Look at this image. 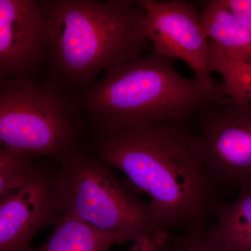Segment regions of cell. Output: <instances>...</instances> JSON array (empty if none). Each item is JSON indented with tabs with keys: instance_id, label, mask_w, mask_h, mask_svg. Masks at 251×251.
Returning a JSON list of instances; mask_svg holds the SVG:
<instances>
[{
	"instance_id": "15",
	"label": "cell",
	"mask_w": 251,
	"mask_h": 251,
	"mask_svg": "<svg viewBox=\"0 0 251 251\" xmlns=\"http://www.w3.org/2000/svg\"><path fill=\"white\" fill-rule=\"evenodd\" d=\"M160 251H226L213 233L211 224L205 228L169 233Z\"/></svg>"
},
{
	"instance_id": "13",
	"label": "cell",
	"mask_w": 251,
	"mask_h": 251,
	"mask_svg": "<svg viewBox=\"0 0 251 251\" xmlns=\"http://www.w3.org/2000/svg\"><path fill=\"white\" fill-rule=\"evenodd\" d=\"M115 245L112 236L64 214L49 240L30 251H109Z\"/></svg>"
},
{
	"instance_id": "17",
	"label": "cell",
	"mask_w": 251,
	"mask_h": 251,
	"mask_svg": "<svg viewBox=\"0 0 251 251\" xmlns=\"http://www.w3.org/2000/svg\"><path fill=\"white\" fill-rule=\"evenodd\" d=\"M168 234L165 231H161L150 237L140 239L133 243L128 251H160Z\"/></svg>"
},
{
	"instance_id": "12",
	"label": "cell",
	"mask_w": 251,
	"mask_h": 251,
	"mask_svg": "<svg viewBox=\"0 0 251 251\" xmlns=\"http://www.w3.org/2000/svg\"><path fill=\"white\" fill-rule=\"evenodd\" d=\"M208 63L211 74L222 78L221 87L227 99L251 103V56L227 50L209 40Z\"/></svg>"
},
{
	"instance_id": "11",
	"label": "cell",
	"mask_w": 251,
	"mask_h": 251,
	"mask_svg": "<svg viewBox=\"0 0 251 251\" xmlns=\"http://www.w3.org/2000/svg\"><path fill=\"white\" fill-rule=\"evenodd\" d=\"M213 233L226 251H251V190L225 202L211 224Z\"/></svg>"
},
{
	"instance_id": "8",
	"label": "cell",
	"mask_w": 251,
	"mask_h": 251,
	"mask_svg": "<svg viewBox=\"0 0 251 251\" xmlns=\"http://www.w3.org/2000/svg\"><path fill=\"white\" fill-rule=\"evenodd\" d=\"M49 39L38 0H0V81L38 80L47 62Z\"/></svg>"
},
{
	"instance_id": "4",
	"label": "cell",
	"mask_w": 251,
	"mask_h": 251,
	"mask_svg": "<svg viewBox=\"0 0 251 251\" xmlns=\"http://www.w3.org/2000/svg\"><path fill=\"white\" fill-rule=\"evenodd\" d=\"M87 131L75 99L27 77L0 81V148L61 164Z\"/></svg>"
},
{
	"instance_id": "9",
	"label": "cell",
	"mask_w": 251,
	"mask_h": 251,
	"mask_svg": "<svg viewBox=\"0 0 251 251\" xmlns=\"http://www.w3.org/2000/svg\"><path fill=\"white\" fill-rule=\"evenodd\" d=\"M63 214L54 173L39 167L25 184L0 198V251H30L36 234Z\"/></svg>"
},
{
	"instance_id": "7",
	"label": "cell",
	"mask_w": 251,
	"mask_h": 251,
	"mask_svg": "<svg viewBox=\"0 0 251 251\" xmlns=\"http://www.w3.org/2000/svg\"><path fill=\"white\" fill-rule=\"evenodd\" d=\"M145 9L144 33L152 50L191 68L203 88L219 85L209 70V40L201 24L200 7L187 0H140Z\"/></svg>"
},
{
	"instance_id": "1",
	"label": "cell",
	"mask_w": 251,
	"mask_h": 251,
	"mask_svg": "<svg viewBox=\"0 0 251 251\" xmlns=\"http://www.w3.org/2000/svg\"><path fill=\"white\" fill-rule=\"evenodd\" d=\"M90 153L122 172L148 196L151 216L168 233L198 230L224 204V189L206 171L191 122L134 123L88 130Z\"/></svg>"
},
{
	"instance_id": "2",
	"label": "cell",
	"mask_w": 251,
	"mask_h": 251,
	"mask_svg": "<svg viewBox=\"0 0 251 251\" xmlns=\"http://www.w3.org/2000/svg\"><path fill=\"white\" fill-rule=\"evenodd\" d=\"M49 27V80L74 99L100 73L152 50L140 0H39Z\"/></svg>"
},
{
	"instance_id": "3",
	"label": "cell",
	"mask_w": 251,
	"mask_h": 251,
	"mask_svg": "<svg viewBox=\"0 0 251 251\" xmlns=\"http://www.w3.org/2000/svg\"><path fill=\"white\" fill-rule=\"evenodd\" d=\"M226 98L221 82L203 88L178 72L174 59L151 50L109 69L75 100L87 130H94L191 122L206 105Z\"/></svg>"
},
{
	"instance_id": "5",
	"label": "cell",
	"mask_w": 251,
	"mask_h": 251,
	"mask_svg": "<svg viewBox=\"0 0 251 251\" xmlns=\"http://www.w3.org/2000/svg\"><path fill=\"white\" fill-rule=\"evenodd\" d=\"M59 165L54 181L64 214L110 234L117 245L163 231L148 202L97 157L77 148Z\"/></svg>"
},
{
	"instance_id": "6",
	"label": "cell",
	"mask_w": 251,
	"mask_h": 251,
	"mask_svg": "<svg viewBox=\"0 0 251 251\" xmlns=\"http://www.w3.org/2000/svg\"><path fill=\"white\" fill-rule=\"evenodd\" d=\"M205 168L223 189L251 190V103L226 98L193 118Z\"/></svg>"
},
{
	"instance_id": "16",
	"label": "cell",
	"mask_w": 251,
	"mask_h": 251,
	"mask_svg": "<svg viewBox=\"0 0 251 251\" xmlns=\"http://www.w3.org/2000/svg\"><path fill=\"white\" fill-rule=\"evenodd\" d=\"M223 4L251 29V0H221Z\"/></svg>"
},
{
	"instance_id": "14",
	"label": "cell",
	"mask_w": 251,
	"mask_h": 251,
	"mask_svg": "<svg viewBox=\"0 0 251 251\" xmlns=\"http://www.w3.org/2000/svg\"><path fill=\"white\" fill-rule=\"evenodd\" d=\"M36 158L0 148V198L30 179L39 168Z\"/></svg>"
},
{
	"instance_id": "10",
	"label": "cell",
	"mask_w": 251,
	"mask_h": 251,
	"mask_svg": "<svg viewBox=\"0 0 251 251\" xmlns=\"http://www.w3.org/2000/svg\"><path fill=\"white\" fill-rule=\"evenodd\" d=\"M201 24L209 40L223 49L251 57V29L241 22L221 0L202 2Z\"/></svg>"
}]
</instances>
